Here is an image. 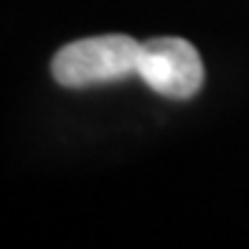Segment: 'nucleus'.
<instances>
[{
    "label": "nucleus",
    "instance_id": "obj_1",
    "mask_svg": "<svg viewBox=\"0 0 249 249\" xmlns=\"http://www.w3.org/2000/svg\"><path fill=\"white\" fill-rule=\"evenodd\" d=\"M140 41L124 33L109 36H92L74 41L59 49L53 56L51 71L61 87L84 89L109 82H122L130 74H138Z\"/></svg>",
    "mask_w": 249,
    "mask_h": 249
},
{
    "label": "nucleus",
    "instance_id": "obj_2",
    "mask_svg": "<svg viewBox=\"0 0 249 249\" xmlns=\"http://www.w3.org/2000/svg\"><path fill=\"white\" fill-rule=\"evenodd\" d=\"M138 76L153 92L173 99L194 97L203 82V64L194 43L176 36L140 43Z\"/></svg>",
    "mask_w": 249,
    "mask_h": 249
}]
</instances>
